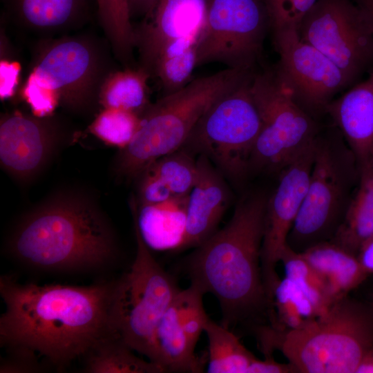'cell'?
<instances>
[{"label": "cell", "instance_id": "cell-1", "mask_svg": "<svg viewBox=\"0 0 373 373\" xmlns=\"http://www.w3.org/2000/svg\"><path fill=\"white\" fill-rule=\"evenodd\" d=\"M113 282L77 287L21 284L1 276V343L14 354L64 366L110 333Z\"/></svg>", "mask_w": 373, "mask_h": 373}, {"label": "cell", "instance_id": "cell-2", "mask_svg": "<svg viewBox=\"0 0 373 373\" xmlns=\"http://www.w3.org/2000/svg\"><path fill=\"white\" fill-rule=\"evenodd\" d=\"M267 198L254 194L242 200L227 225L186 261L191 285L217 298L221 324L229 328L268 307L261 268Z\"/></svg>", "mask_w": 373, "mask_h": 373}, {"label": "cell", "instance_id": "cell-3", "mask_svg": "<svg viewBox=\"0 0 373 373\" xmlns=\"http://www.w3.org/2000/svg\"><path fill=\"white\" fill-rule=\"evenodd\" d=\"M24 263L45 269L78 270L102 267L115 247L106 222L90 203L61 198L23 220L11 241Z\"/></svg>", "mask_w": 373, "mask_h": 373}, {"label": "cell", "instance_id": "cell-4", "mask_svg": "<svg viewBox=\"0 0 373 373\" xmlns=\"http://www.w3.org/2000/svg\"><path fill=\"white\" fill-rule=\"evenodd\" d=\"M256 334L265 356L280 350L297 372L355 373L373 347V309L346 296L300 328L262 326Z\"/></svg>", "mask_w": 373, "mask_h": 373}, {"label": "cell", "instance_id": "cell-5", "mask_svg": "<svg viewBox=\"0 0 373 373\" xmlns=\"http://www.w3.org/2000/svg\"><path fill=\"white\" fill-rule=\"evenodd\" d=\"M254 72L227 68L192 79L182 88L149 105L141 115L135 137L122 149L119 172L128 177L139 175L158 158L182 148L207 111Z\"/></svg>", "mask_w": 373, "mask_h": 373}, {"label": "cell", "instance_id": "cell-6", "mask_svg": "<svg viewBox=\"0 0 373 373\" xmlns=\"http://www.w3.org/2000/svg\"><path fill=\"white\" fill-rule=\"evenodd\" d=\"M103 47L85 36L64 37L45 46L21 92L34 115L47 117L58 105L80 109L99 99L101 87L113 72Z\"/></svg>", "mask_w": 373, "mask_h": 373}, {"label": "cell", "instance_id": "cell-7", "mask_svg": "<svg viewBox=\"0 0 373 373\" xmlns=\"http://www.w3.org/2000/svg\"><path fill=\"white\" fill-rule=\"evenodd\" d=\"M359 166L334 126L318 133L307 191L287 238L301 253L331 240L340 227L358 184Z\"/></svg>", "mask_w": 373, "mask_h": 373}, {"label": "cell", "instance_id": "cell-8", "mask_svg": "<svg viewBox=\"0 0 373 373\" xmlns=\"http://www.w3.org/2000/svg\"><path fill=\"white\" fill-rule=\"evenodd\" d=\"M134 227L137 242L135 259L128 271L113 282L110 331L151 361L156 327L180 289L173 277L152 256Z\"/></svg>", "mask_w": 373, "mask_h": 373}, {"label": "cell", "instance_id": "cell-9", "mask_svg": "<svg viewBox=\"0 0 373 373\" xmlns=\"http://www.w3.org/2000/svg\"><path fill=\"white\" fill-rule=\"evenodd\" d=\"M250 90L261 120L250 169L279 173L314 141L319 126L296 102L275 67L255 71Z\"/></svg>", "mask_w": 373, "mask_h": 373}, {"label": "cell", "instance_id": "cell-10", "mask_svg": "<svg viewBox=\"0 0 373 373\" xmlns=\"http://www.w3.org/2000/svg\"><path fill=\"white\" fill-rule=\"evenodd\" d=\"M254 73L207 111L182 146L205 156L222 173L235 180L250 170L261 128L250 90Z\"/></svg>", "mask_w": 373, "mask_h": 373}, {"label": "cell", "instance_id": "cell-11", "mask_svg": "<svg viewBox=\"0 0 373 373\" xmlns=\"http://www.w3.org/2000/svg\"><path fill=\"white\" fill-rule=\"evenodd\" d=\"M269 28L265 0H210L196 44L197 66L220 63L254 71Z\"/></svg>", "mask_w": 373, "mask_h": 373}, {"label": "cell", "instance_id": "cell-12", "mask_svg": "<svg viewBox=\"0 0 373 373\" xmlns=\"http://www.w3.org/2000/svg\"><path fill=\"white\" fill-rule=\"evenodd\" d=\"M298 30L342 70L350 85L373 69V29L352 0H318Z\"/></svg>", "mask_w": 373, "mask_h": 373}, {"label": "cell", "instance_id": "cell-13", "mask_svg": "<svg viewBox=\"0 0 373 373\" xmlns=\"http://www.w3.org/2000/svg\"><path fill=\"white\" fill-rule=\"evenodd\" d=\"M279 55L275 69L296 102L312 117L325 113L334 97L350 83L327 56L303 41L297 28L273 30Z\"/></svg>", "mask_w": 373, "mask_h": 373}, {"label": "cell", "instance_id": "cell-14", "mask_svg": "<svg viewBox=\"0 0 373 373\" xmlns=\"http://www.w3.org/2000/svg\"><path fill=\"white\" fill-rule=\"evenodd\" d=\"M318 136V135H317ZM316 138L280 171L276 188L267 198L261 268L267 301L280 278L278 262L287 246V238L304 201L314 165Z\"/></svg>", "mask_w": 373, "mask_h": 373}, {"label": "cell", "instance_id": "cell-15", "mask_svg": "<svg viewBox=\"0 0 373 373\" xmlns=\"http://www.w3.org/2000/svg\"><path fill=\"white\" fill-rule=\"evenodd\" d=\"M204 294L193 285L180 289L156 327L151 361L164 372L199 373L206 361L195 352L209 317L204 305Z\"/></svg>", "mask_w": 373, "mask_h": 373}, {"label": "cell", "instance_id": "cell-16", "mask_svg": "<svg viewBox=\"0 0 373 373\" xmlns=\"http://www.w3.org/2000/svg\"><path fill=\"white\" fill-rule=\"evenodd\" d=\"M210 0H160L152 15L135 30L140 67L149 74L163 48L171 41L200 35Z\"/></svg>", "mask_w": 373, "mask_h": 373}, {"label": "cell", "instance_id": "cell-17", "mask_svg": "<svg viewBox=\"0 0 373 373\" xmlns=\"http://www.w3.org/2000/svg\"><path fill=\"white\" fill-rule=\"evenodd\" d=\"M46 117L15 113L1 120L0 160L8 172L26 178L44 164L54 137Z\"/></svg>", "mask_w": 373, "mask_h": 373}, {"label": "cell", "instance_id": "cell-18", "mask_svg": "<svg viewBox=\"0 0 373 373\" xmlns=\"http://www.w3.org/2000/svg\"><path fill=\"white\" fill-rule=\"evenodd\" d=\"M197 165L196 181L188 197L186 235L181 249L197 247L218 230L230 200L223 178L211 161L200 155Z\"/></svg>", "mask_w": 373, "mask_h": 373}, {"label": "cell", "instance_id": "cell-19", "mask_svg": "<svg viewBox=\"0 0 373 373\" xmlns=\"http://www.w3.org/2000/svg\"><path fill=\"white\" fill-rule=\"evenodd\" d=\"M355 155L358 166L373 155V69L368 77L326 108Z\"/></svg>", "mask_w": 373, "mask_h": 373}, {"label": "cell", "instance_id": "cell-20", "mask_svg": "<svg viewBox=\"0 0 373 373\" xmlns=\"http://www.w3.org/2000/svg\"><path fill=\"white\" fill-rule=\"evenodd\" d=\"M188 195L163 202L136 204L131 202L134 225L145 245L155 251L181 249L185 239Z\"/></svg>", "mask_w": 373, "mask_h": 373}, {"label": "cell", "instance_id": "cell-21", "mask_svg": "<svg viewBox=\"0 0 373 373\" xmlns=\"http://www.w3.org/2000/svg\"><path fill=\"white\" fill-rule=\"evenodd\" d=\"M93 1L3 0V2L7 15L17 24L47 33L82 25L90 15Z\"/></svg>", "mask_w": 373, "mask_h": 373}, {"label": "cell", "instance_id": "cell-22", "mask_svg": "<svg viewBox=\"0 0 373 373\" xmlns=\"http://www.w3.org/2000/svg\"><path fill=\"white\" fill-rule=\"evenodd\" d=\"M301 254L325 280L335 300L346 296L368 276L356 255L330 240L316 244Z\"/></svg>", "mask_w": 373, "mask_h": 373}, {"label": "cell", "instance_id": "cell-23", "mask_svg": "<svg viewBox=\"0 0 373 373\" xmlns=\"http://www.w3.org/2000/svg\"><path fill=\"white\" fill-rule=\"evenodd\" d=\"M373 236V155L359 166L358 184L344 218L330 240L357 256Z\"/></svg>", "mask_w": 373, "mask_h": 373}, {"label": "cell", "instance_id": "cell-24", "mask_svg": "<svg viewBox=\"0 0 373 373\" xmlns=\"http://www.w3.org/2000/svg\"><path fill=\"white\" fill-rule=\"evenodd\" d=\"M135 351L111 332L99 338L83 356L86 372L161 373L164 369L150 360L140 358Z\"/></svg>", "mask_w": 373, "mask_h": 373}, {"label": "cell", "instance_id": "cell-25", "mask_svg": "<svg viewBox=\"0 0 373 373\" xmlns=\"http://www.w3.org/2000/svg\"><path fill=\"white\" fill-rule=\"evenodd\" d=\"M198 35H189L169 42L161 51L151 71L160 82L164 95L176 91L192 79L196 64Z\"/></svg>", "mask_w": 373, "mask_h": 373}, {"label": "cell", "instance_id": "cell-26", "mask_svg": "<svg viewBox=\"0 0 373 373\" xmlns=\"http://www.w3.org/2000/svg\"><path fill=\"white\" fill-rule=\"evenodd\" d=\"M204 332L209 343L207 372L248 373L256 358L229 327L209 318Z\"/></svg>", "mask_w": 373, "mask_h": 373}, {"label": "cell", "instance_id": "cell-27", "mask_svg": "<svg viewBox=\"0 0 373 373\" xmlns=\"http://www.w3.org/2000/svg\"><path fill=\"white\" fill-rule=\"evenodd\" d=\"M150 74L143 68L113 71L103 83L99 101L104 107L142 113L147 102V80Z\"/></svg>", "mask_w": 373, "mask_h": 373}, {"label": "cell", "instance_id": "cell-28", "mask_svg": "<svg viewBox=\"0 0 373 373\" xmlns=\"http://www.w3.org/2000/svg\"><path fill=\"white\" fill-rule=\"evenodd\" d=\"M100 23L116 57L124 64L133 59L135 32L128 0H95Z\"/></svg>", "mask_w": 373, "mask_h": 373}, {"label": "cell", "instance_id": "cell-29", "mask_svg": "<svg viewBox=\"0 0 373 373\" xmlns=\"http://www.w3.org/2000/svg\"><path fill=\"white\" fill-rule=\"evenodd\" d=\"M268 308L283 330L300 328L320 315L311 300L291 280L284 277L275 285Z\"/></svg>", "mask_w": 373, "mask_h": 373}, {"label": "cell", "instance_id": "cell-30", "mask_svg": "<svg viewBox=\"0 0 373 373\" xmlns=\"http://www.w3.org/2000/svg\"><path fill=\"white\" fill-rule=\"evenodd\" d=\"M280 262L283 264L285 277L300 289L313 303L320 316L336 301L325 280L312 268L301 253L295 251L287 245Z\"/></svg>", "mask_w": 373, "mask_h": 373}, {"label": "cell", "instance_id": "cell-31", "mask_svg": "<svg viewBox=\"0 0 373 373\" xmlns=\"http://www.w3.org/2000/svg\"><path fill=\"white\" fill-rule=\"evenodd\" d=\"M146 168L154 173L174 195H188L198 175L197 160H195L191 153L184 147L158 158Z\"/></svg>", "mask_w": 373, "mask_h": 373}, {"label": "cell", "instance_id": "cell-32", "mask_svg": "<svg viewBox=\"0 0 373 373\" xmlns=\"http://www.w3.org/2000/svg\"><path fill=\"white\" fill-rule=\"evenodd\" d=\"M141 115L120 108H104L90 126V132L103 142L122 149L135 137L141 124Z\"/></svg>", "mask_w": 373, "mask_h": 373}, {"label": "cell", "instance_id": "cell-33", "mask_svg": "<svg viewBox=\"0 0 373 373\" xmlns=\"http://www.w3.org/2000/svg\"><path fill=\"white\" fill-rule=\"evenodd\" d=\"M272 30L299 25L318 0H265Z\"/></svg>", "mask_w": 373, "mask_h": 373}, {"label": "cell", "instance_id": "cell-34", "mask_svg": "<svg viewBox=\"0 0 373 373\" xmlns=\"http://www.w3.org/2000/svg\"><path fill=\"white\" fill-rule=\"evenodd\" d=\"M139 175V204L163 202L174 196L170 189L149 169H144Z\"/></svg>", "mask_w": 373, "mask_h": 373}, {"label": "cell", "instance_id": "cell-35", "mask_svg": "<svg viewBox=\"0 0 373 373\" xmlns=\"http://www.w3.org/2000/svg\"><path fill=\"white\" fill-rule=\"evenodd\" d=\"M1 97H11L17 85L20 68L18 64L3 61L1 62Z\"/></svg>", "mask_w": 373, "mask_h": 373}, {"label": "cell", "instance_id": "cell-36", "mask_svg": "<svg viewBox=\"0 0 373 373\" xmlns=\"http://www.w3.org/2000/svg\"><path fill=\"white\" fill-rule=\"evenodd\" d=\"M297 372L295 367L288 363H281L273 359L271 355L265 356V359L256 358L250 365L248 373H289Z\"/></svg>", "mask_w": 373, "mask_h": 373}, {"label": "cell", "instance_id": "cell-37", "mask_svg": "<svg viewBox=\"0 0 373 373\" xmlns=\"http://www.w3.org/2000/svg\"><path fill=\"white\" fill-rule=\"evenodd\" d=\"M160 0H128L131 18L135 16H143L148 19L153 12Z\"/></svg>", "mask_w": 373, "mask_h": 373}, {"label": "cell", "instance_id": "cell-38", "mask_svg": "<svg viewBox=\"0 0 373 373\" xmlns=\"http://www.w3.org/2000/svg\"><path fill=\"white\" fill-rule=\"evenodd\" d=\"M357 258L367 273L373 274V236L361 245Z\"/></svg>", "mask_w": 373, "mask_h": 373}, {"label": "cell", "instance_id": "cell-39", "mask_svg": "<svg viewBox=\"0 0 373 373\" xmlns=\"http://www.w3.org/2000/svg\"><path fill=\"white\" fill-rule=\"evenodd\" d=\"M355 373H373V347L362 357Z\"/></svg>", "mask_w": 373, "mask_h": 373}, {"label": "cell", "instance_id": "cell-40", "mask_svg": "<svg viewBox=\"0 0 373 373\" xmlns=\"http://www.w3.org/2000/svg\"><path fill=\"white\" fill-rule=\"evenodd\" d=\"M367 17L373 29V0H352Z\"/></svg>", "mask_w": 373, "mask_h": 373}]
</instances>
